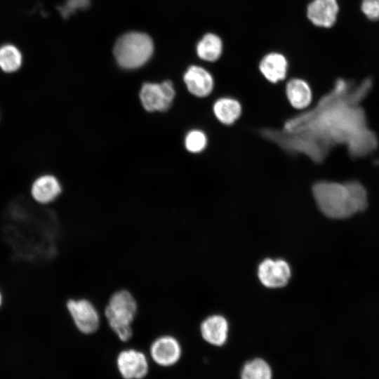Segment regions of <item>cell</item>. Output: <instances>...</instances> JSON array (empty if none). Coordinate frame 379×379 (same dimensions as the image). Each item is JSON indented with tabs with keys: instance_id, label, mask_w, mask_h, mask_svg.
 <instances>
[{
	"instance_id": "cell-3",
	"label": "cell",
	"mask_w": 379,
	"mask_h": 379,
	"mask_svg": "<svg viewBox=\"0 0 379 379\" xmlns=\"http://www.w3.org/2000/svg\"><path fill=\"white\" fill-rule=\"evenodd\" d=\"M12 215L4 227L6 241L11 245L16 256L29 261L44 260L52 251L50 231L44 220H25Z\"/></svg>"
},
{
	"instance_id": "cell-15",
	"label": "cell",
	"mask_w": 379,
	"mask_h": 379,
	"mask_svg": "<svg viewBox=\"0 0 379 379\" xmlns=\"http://www.w3.org/2000/svg\"><path fill=\"white\" fill-rule=\"evenodd\" d=\"M259 69L263 77L271 83L284 80L288 70V61L281 53L272 52L265 55L260 62Z\"/></svg>"
},
{
	"instance_id": "cell-19",
	"label": "cell",
	"mask_w": 379,
	"mask_h": 379,
	"mask_svg": "<svg viewBox=\"0 0 379 379\" xmlns=\"http://www.w3.org/2000/svg\"><path fill=\"white\" fill-rule=\"evenodd\" d=\"M222 52V41L216 34L208 33L197 46L198 56L206 61L214 62L219 59Z\"/></svg>"
},
{
	"instance_id": "cell-6",
	"label": "cell",
	"mask_w": 379,
	"mask_h": 379,
	"mask_svg": "<svg viewBox=\"0 0 379 379\" xmlns=\"http://www.w3.org/2000/svg\"><path fill=\"white\" fill-rule=\"evenodd\" d=\"M66 307L79 332L91 335L98 330L100 326V315L91 300L86 298H71L67 301Z\"/></svg>"
},
{
	"instance_id": "cell-17",
	"label": "cell",
	"mask_w": 379,
	"mask_h": 379,
	"mask_svg": "<svg viewBox=\"0 0 379 379\" xmlns=\"http://www.w3.org/2000/svg\"><path fill=\"white\" fill-rule=\"evenodd\" d=\"M286 94L291 105L297 109L307 108L312 102V91L303 79L294 78L289 80L286 86Z\"/></svg>"
},
{
	"instance_id": "cell-8",
	"label": "cell",
	"mask_w": 379,
	"mask_h": 379,
	"mask_svg": "<svg viewBox=\"0 0 379 379\" xmlns=\"http://www.w3.org/2000/svg\"><path fill=\"white\" fill-rule=\"evenodd\" d=\"M116 365L123 379H143L149 370L148 357L135 348L120 351L116 358Z\"/></svg>"
},
{
	"instance_id": "cell-2",
	"label": "cell",
	"mask_w": 379,
	"mask_h": 379,
	"mask_svg": "<svg viewBox=\"0 0 379 379\" xmlns=\"http://www.w3.org/2000/svg\"><path fill=\"white\" fill-rule=\"evenodd\" d=\"M312 190L319 210L331 218H345L367 206L366 191L357 181H319Z\"/></svg>"
},
{
	"instance_id": "cell-20",
	"label": "cell",
	"mask_w": 379,
	"mask_h": 379,
	"mask_svg": "<svg viewBox=\"0 0 379 379\" xmlns=\"http://www.w3.org/2000/svg\"><path fill=\"white\" fill-rule=\"evenodd\" d=\"M22 56L20 51L13 45L0 47V69L6 73L17 72L22 66Z\"/></svg>"
},
{
	"instance_id": "cell-1",
	"label": "cell",
	"mask_w": 379,
	"mask_h": 379,
	"mask_svg": "<svg viewBox=\"0 0 379 379\" xmlns=\"http://www.w3.org/2000/svg\"><path fill=\"white\" fill-rule=\"evenodd\" d=\"M367 93L364 84L352 88L339 79L313 108L286 119L281 128H263L260 133L289 154H303L314 163H322L333 147L347 145L366 126L359 102Z\"/></svg>"
},
{
	"instance_id": "cell-16",
	"label": "cell",
	"mask_w": 379,
	"mask_h": 379,
	"mask_svg": "<svg viewBox=\"0 0 379 379\" xmlns=\"http://www.w3.org/2000/svg\"><path fill=\"white\" fill-rule=\"evenodd\" d=\"M352 157H362L373 152L378 146L376 135L367 126L360 129L347 144Z\"/></svg>"
},
{
	"instance_id": "cell-12",
	"label": "cell",
	"mask_w": 379,
	"mask_h": 379,
	"mask_svg": "<svg viewBox=\"0 0 379 379\" xmlns=\"http://www.w3.org/2000/svg\"><path fill=\"white\" fill-rule=\"evenodd\" d=\"M61 192L62 187L59 180L51 174L39 175L30 187V194L32 199L41 205H46L54 201Z\"/></svg>"
},
{
	"instance_id": "cell-10",
	"label": "cell",
	"mask_w": 379,
	"mask_h": 379,
	"mask_svg": "<svg viewBox=\"0 0 379 379\" xmlns=\"http://www.w3.org/2000/svg\"><path fill=\"white\" fill-rule=\"evenodd\" d=\"M258 274L264 286L269 288L282 287L290 279L291 269L285 260L267 258L260 264Z\"/></svg>"
},
{
	"instance_id": "cell-18",
	"label": "cell",
	"mask_w": 379,
	"mask_h": 379,
	"mask_svg": "<svg viewBox=\"0 0 379 379\" xmlns=\"http://www.w3.org/2000/svg\"><path fill=\"white\" fill-rule=\"evenodd\" d=\"M213 110L216 119L225 125L234 124L241 116L240 102L232 98H221L213 104Z\"/></svg>"
},
{
	"instance_id": "cell-22",
	"label": "cell",
	"mask_w": 379,
	"mask_h": 379,
	"mask_svg": "<svg viewBox=\"0 0 379 379\" xmlns=\"http://www.w3.org/2000/svg\"><path fill=\"white\" fill-rule=\"evenodd\" d=\"M207 145V137L200 130L190 131L186 135L185 145L186 149L192 153L203 151Z\"/></svg>"
},
{
	"instance_id": "cell-5",
	"label": "cell",
	"mask_w": 379,
	"mask_h": 379,
	"mask_svg": "<svg viewBox=\"0 0 379 379\" xmlns=\"http://www.w3.org/2000/svg\"><path fill=\"white\" fill-rule=\"evenodd\" d=\"M153 50L152 40L147 34L132 32L119 38L114 47V55L121 67L135 69L148 61Z\"/></svg>"
},
{
	"instance_id": "cell-21",
	"label": "cell",
	"mask_w": 379,
	"mask_h": 379,
	"mask_svg": "<svg viewBox=\"0 0 379 379\" xmlns=\"http://www.w3.org/2000/svg\"><path fill=\"white\" fill-rule=\"evenodd\" d=\"M272 372L270 365L260 358L246 362L241 372V379H272Z\"/></svg>"
},
{
	"instance_id": "cell-9",
	"label": "cell",
	"mask_w": 379,
	"mask_h": 379,
	"mask_svg": "<svg viewBox=\"0 0 379 379\" xmlns=\"http://www.w3.org/2000/svg\"><path fill=\"white\" fill-rule=\"evenodd\" d=\"M174 96L175 90L170 81L161 84L146 83L142 86L140 93L143 107L149 112L166 110Z\"/></svg>"
},
{
	"instance_id": "cell-7",
	"label": "cell",
	"mask_w": 379,
	"mask_h": 379,
	"mask_svg": "<svg viewBox=\"0 0 379 379\" xmlns=\"http://www.w3.org/2000/svg\"><path fill=\"white\" fill-rule=\"evenodd\" d=\"M149 354L151 359L157 365L168 368L180 361L182 349L176 337L164 334L153 340L149 348Z\"/></svg>"
},
{
	"instance_id": "cell-24",
	"label": "cell",
	"mask_w": 379,
	"mask_h": 379,
	"mask_svg": "<svg viewBox=\"0 0 379 379\" xmlns=\"http://www.w3.org/2000/svg\"><path fill=\"white\" fill-rule=\"evenodd\" d=\"M86 1L87 0H68L65 6L61 8V11L63 15H68L75 8L85 6Z\"/></svg>"
},
{
	"instance_id": "cell-11",
	"label": "cell",
	"mask_w": 379,
	"mask_h": 379,
	"mask_svg": "<svg viewBox=\"0 0 379 379\" xmlns=\"http://www.w3.org/2000/svg\"><path fill=\"white\" fill-rule=\"evenodd\" d=\"M339 11L337 0H312L307 8V17L314 25L328 28L336 22Z\"/></svg>"
},
{
	"instance_id": "cell-25",
	"label": "cell",
	"mask_w": 379,
	"mask_h": 379,
	"mask_svg": "<svg viewBox=\"0 0 379 379\" xmlns=\"http://www.w3.org/2000/svg\"><path fill=\"white\" fill-rule=\"evenodd\" d=\"M2 302H3V296L0 291V307H1Z\"/></svg>"
},
{
	"instance_id": "cell-23",
	"label": "cell",
	"mask_w": 379,
	"mask_h": 379,
	"mask_svg": "<svg viewBox=\"0 0 379 379\" xmlns=\"http://www.w3.org/2000/svg\"><path fill=\"white\" fill-rule=\"evenodd\" d=\"M361 9L369 20L379 19V0H362Z\"/></svg>"
},
{
	"instance_id": "cell-13",
	"label": "cell",
	"mask_w": 379,
	"mask_h": 379,
	"mask_svg": "<svg viewBox=\"0 0 379 379\" xmlns=\"http://www.w3.org/2000/svg\"><path fill=\"white\" fill-rule=\"evenodd\" d=\"M183 79L188 91L197 97H206L213 91L212 75L204 68L192 65L184 74Z\"/></svg>"
},
{
	"instance_id": "cell-14",
	"label": "cell",
	"mask_w": 379,
	"mask_h": 379,
	"mask_svg": "<svg viewBox=\"0 0 379 379\" xmlns=\"http://www.w3.org/2000/svg\"><path fill=\"white\" fill-rule=\"evenodd\" d=\"M200 333L206 343L215 346H222L227 338V321L220 315L209 316L202 321Z\"/></svg>"
},
{
	"instance_id": "cell-4",
	"label": "cell",
	"mask_w": 379,
	"mask_h": 379,
	"mask_svg": "<svg viewBox=\"0 0 379 379\" xmlns=\"http://www.w3.org/2000/svg\"><path fill=\"white\" fill-rule=\"evenodd\" d=\"M137 312L138 302L129 291L118 290L109 298L104 316L110 329L121 342H127L132 338V324Z\"/></svg>"
}]
</instances>
